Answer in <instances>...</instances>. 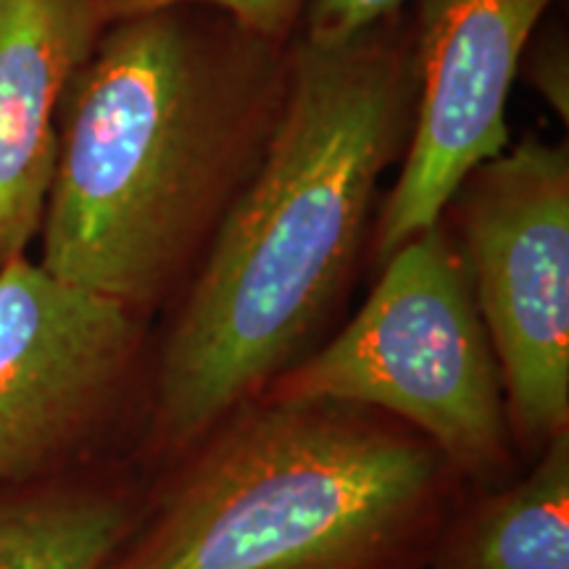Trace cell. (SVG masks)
Segmentation results:
<instances>
[{
    "label": "cell",
    "instance_id": "1",
    "mask_svg": "<svg viewBox=\"0 0 569 569\" xmlns=\"http://www.w3.org/2000/svg\"><path fill=\"white\" fill-rule=\"evenodd\" d=\"M417 98L415 27L340 46L293 40L284 101L177 298L151 361L146 457L172 465L303 359L343 301Z\"/></svg>",
    "mask_w": 569,
    "mask_h": 569
},
{
    "label": "cell",
    "instance_id": "2",
    "mask_svg": "<svg viewBox=\"0 0 569 569\" xmlns=\"http://www.w3.org/2000/svg\"><path fill=\"white\" fill-rule=\"evenodd\" d=\"M290 46L190 3L106 24L61 106L38 264L151 319L177 301L264 156Z\"/></svg>",
    "mask_w": 569,
    "mask_h": 569
},
{
    "label": "cell",
    "instance_id": "3",
    "mask_svg": "<svg viewBox=\"0 0 569 569\" xmlns=\"http://www.w3.org/2000/svg\"><path fill=\"white\" fill-rule=\"evenodd\" d=\"M461 482L380 411L253 398L169 465L106 569H419Z\"/></svg>",
    "mask_w": 569,
    "mask_h": 569
},
{
    "label": "cell",
    "instance_id": "4",
    "mask_svg": "<svg viewBox=\"0 0 569 569\" xmlns=\"http://www.w3.org/2000/svg\"><path fill=\"white\" fill-rule=\"evenodd\" d=\"M382 264L351 322L259 398L375 409L430 440L465 482L501 478L507 398L453 234L440 219Z\"/></svg>",
    "mask_w": 569,
    "mask_h": 569
},
{
    "label": "cell",
    "instance_id": "5",
    "mask_svg": "<svg viewBox=\"0 0 569 569\" xmlns=\"http://www.w3.org/2000/svg\"><path fill=\"white\" fill-rule=\"evenodd\" d=\"M448 209L515 443L569 430V148L528 138L472 169Z\"/></svg>",
    "mask_w": 569,
    "mask_h": 569
},
{
    "label": "cell",
    "instance_id": "6",
    "mask_svg": "<svg viewBox=\"0 0 569 569\" xmlns=\"http://www.w3.org/2000/svg\"><path fill=\"white\" fill-rule=\"evenodd\" d=\"M151 317L46 272L0 267V488L98 465L148 401Z\"/></svg>",
    "mask_w": 569,
    "mask_h": 569
},
{
    "label": "cell",
    "instance_id": "7",
    "mask_svg": "<svg viewBox=\"0 0 569 569\" xmlns=\"http://www.w3.org/2000/svg\"><path fill=\"white\" fill-rule=\"evenodd\" d=\"M553 0H422L417 98L407 153L375 222L386 261L436 227L472 169L509 148L507 106L525 51Z\"/></svg>",
    "mask_w": 569,
    "mask_h": 569
},
{
    "label": "cell",
    "instance_id": "8",
    "mask_svg": "<svg viewBox=\"0 0 569 569\" xmlns=\"http://www.w3.org/2000/svg\"><path fill=\"white\" fill-rule=\"evenodd\" d=\"M101 30L92 0H0V267L40 234L63 98Z\"/></svg>",
    "mask_w": 569,
    "mask_h": 569
},
{
    "label": "cell",
    "instance_id": "9",
    "mask_svg": "<svg viewBox=\"0 0 569 569\" xmlns=\"http://www.w3.org/2000/svg\"><path fill=\"white\" fill-rule=\"evenodd\" d=\"M151 486L119 461L0 488V569H106Z\"/></svg>",
    "mask_w": 569,
    "mask_h": 569
},
{
    "label": "cell",
    "instance_id": "10",
    "mask_svg": "<svg viewBox=\"0 0 569 569\" xmlns=\"http://www.w3.org/2000/svg\"><path fill=\"white\" fill-rule=\"evenodd\" d=\"M427 569H569V430L440 536Z\"/></svg>",
    "mask_w": 569,
    "mask_h": 569
},
{
    "label": "cell",
    "instance_id": "11",
    "mask_svg": "<svg viewBox=\"0 0 569 569\" xmlns=\"http://www.w3.org/2000/svg\"><path fill=\"white\" fill-rule=\"evenodd\" d=\"M92 3H96L103 27L117 19L167 9V6H206V9L230 17L234 24L256 38L277 42V46H290L301 27L309 0H92Z\"/></svg>",
    "mask_w": 569,
    "mask_h": 569
},
{
    "label": "cell",
    "instance_id": "12",
    "mask_svg": "<svg viewBox=\"0 0 569 569\" xmlns=\"http://www.w3.org/2000/svg\"><path fill=\"white\" fill-rule=\"evenodd\" d=\"M409 0H309L298 40L311 46H340L393 19Z\"/></svg>",
    "mask_w": 569,
    "mask_h": 569
},
{
    "label": "cell",
    "instance_id": "13",
    "mask_svg": "<svg viewBox=\"0 0 569 569\" xmlns=\"http://www.w3.org/2000/svg\"><path fill=\"white\" fill-rule=\"evenodd\" d=\"M519 74L538 92L561 124L569 122V42L567 34L551 30L532 38Z\"/></svg>",
    "mask_w": 569,
    "mask_h": 569
},
{
    "label": "cell",
    "instance_id": "14",
    "mask_svg": "<svg viewBox=\"0 0 569 569\" xmlns=\"http://www.w3.org/2000/svg\"><path fill=\"white\" fill-rule=\"evenodd\" d=\"M419 569H425V567H419Z\"/></svg>",
    "mask_w": 569,
    "mask_h": 569
}]
</instances>
